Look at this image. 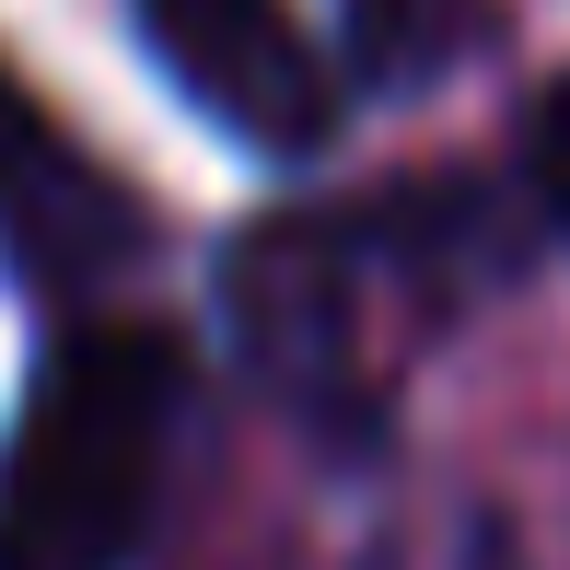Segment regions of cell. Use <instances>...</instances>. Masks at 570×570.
Listing matches in <instances>:
<instances>
[{
	"label": "cell",
	"mask_w": 570,
	"mask_h": 570,
	"mask_svg": "<svg viewBox=\"0 0 570 570\" xmlns=\"http://www.w3.org/2000/svg\"><path fill=\"white\" fill-rule=\"evenodd\" d=\"M489 279H501V210L454 175H396L256 222L222 256V326L292 420L361 443L396 420L420 361L478 315Z\"/></svg>",
	"instance_id": "6da1fadb"
},
{
	"label": "cell",
	"mask_w": 570,
	"mask_h": 570,
	"mask_svg": "<svg viewBox=\"0 0 570 570\" xmlns=\"http://www.w3.org/2000/svg\"><path fill=\"white\" fill-rule=\"evenodd\" d=\"M524 198H535V222L570 245V70L535 94V117H524Z\"/></svg>",
	"instance_id": "8992f818"
},
{
	"label": "cell",
	"mask_w": 570,
	"mask_h": 570,
	"mask_svg": "<svg viewBox=\"0 0 570 570\" xmlns=\"http://www.w3.org/2000/svg\"><path fill=\"white\" fill-rule=\"evenodd\" d=\"M478 47V0H350V70L373 94H407Z\"/></svg>",
	"instance_id": "5b68a950"
},
{
	"label": "cell",
	"mask_w": 570,
	"mask_h": 570,
	"mask_svg": "<svg viewBox=\"0 0 570 570\" xmlns=\"http://www.w3.org/2000/svg\"><path fill=\"white\" fill-rule=\"evenodd\" d=\"M151 70L187 94L222 140L268 151V164H303V151L338 140L350 117V70L303 36L279 0H128Z\"/></svg>",
	"instance_id": "3957f363"
},
{
	"label": "cell",
	"mask_w": 570,
	"mask_h": 570,
	"mask_svg": "<svg viewBox=\"0 0 570 570\" xmlns=\"http://www.w3.org/2000/svg\"><path fill=\"white\" fill-rule=\"evenodd\" d=\"M0 256L47 292H94L140 256V210L59 117L23 94V70L0 59Z\"/></svg>",
	"instance_id": "277c9868"
},
{
	"label": "cell",
	"mask_w": 570,
	"mask_h": 570,
	"mask_svg": "<svg viewBox=\"0 0 570 570\" xmlns=\"http://www.w3.org/2000/svg\"><path fill=\"white\" fill-rule=\"evenodd\" d=\"M187 431V350L140 315H94L36 361L0 431V570H128Z\"/></svg>",
	"instance_id": "7a4b0ae2"
}]
</instances>
